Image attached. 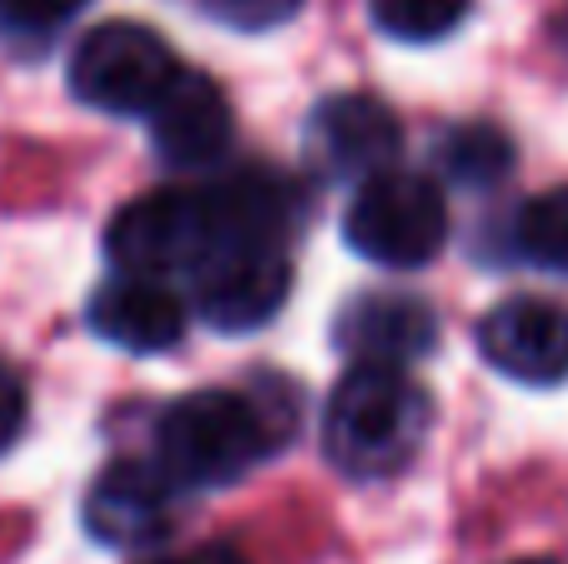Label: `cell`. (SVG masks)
<instances>
[{
    "mask_svg": "<svg viewBox=\"0 0 568 564\" xmlns=\"http://www.w3.org/2000/svg\"><path fill=\"white\" fill-rule=\"evenodd\" d=\"M294 430V390L260 375L245 390H195L155 425V465L175 490H220L280 450Z\"/></svg>",
    "mask_w": 568,
    "mask_h": 564,
    "instance_id": "1",
    "label": "cell"
},
{
    "mask_svg": "<svg viewBox=\"0 0 568 564\" xmlns=\"http://www.w3.org/2000/svg\"><path fill=\"white\" fill-rule=\"evenodd\" d=\"M429 395L404 365L354 360L324 405V455L349 480H389L429 435Z\"/></svg>",
    "mask_w": 568,
    "mask_h": 564,
    "instance_id": "2",
    "label": "cell"
},
{
    "mask_svg": "<svg viewBox=\"0 0 568 564\" xmlns=\"http://www.w3.org/2000/svg\"><path fill=\"white\" fill-rule=\"evenodd\" d=\"M344 240L354 255L384 270H419L449 240V205L429 175L389 165L359 185L344 215Z\"/></svg>",
    "mask_w": 568,
    "mask_h": 564,
    "instance_id": "3",
    "label": "cell"
},
{
    "mask_svg": "<svg viewBox=\"0 0 568 564\" xmlns=\"http://www.w3.org/2000/svg\"><path fill=\"white\" fill-rule=\"evenodd\" d=\"M180 70L165 36L140 20H105L85 30L70 56V90L80 105L105 115H145Z\"/></svg>",
    "mask_w": 568,
    "mask_h": 564,
    "instance_id": "4",
    "label": "cell"
},
{
    "mask_svg": "<svg viewBox=\"0 0 568 564\" xmlns=\"http://www.w3.org/2000/svg\"><path fill=\"white\" fill-rule=\"evenodd\" d=\"M215 245L200 190H150L130 200L105 230V255L125 275H180L195 270Z\"/></svg>",
    "mask_w": 568,
    "mask_h": 564,
    "instance_id": "5",
    "label": "cell"
},
{
    "mask_svg": "<svg viewBox=\"0 0 568 564\" xmlns=\"http://www.w3.org/2000/svg\"><path fill=\"white\" fill-rule=\"evenodd\" d=\"M190 275L195 310L225 335L260 330L290 300V255L280 245H215Z\"/></svg>",
    "mask_w": 568,
    "mask_h": 564,
    "instance_id": "6",
    "label": "cell"
},
{
    "mask_svg": "<svg viewBox=\"0 0 568 564\" xmlns=\"http://www.w3.org/2000/svg\"><path fill=\"white\" fill-rule=\"evenodd\" d=\"M145 115L160 160L175 170L220 165L235 145V110L205 70H175Z\"/></svg>",
    "mask_w": 568,
    "mask_h": 564,
    "instance_id": "7",
    "label": "cell"
},
{
    "mask_svg": "<svg viewBox=\"0 0 568 564\" xmlns=\"http://www.w3.org/2000/svg\"><path fill=\"white\" fill-rule=\"evenodd\" d=\"M310 160L324 180H369L394 165L404 135L399 115L374 95H329L310 115Z\"/></svg>",
    "mask_w": 568,
    "mask_h": 564,
    "instance_id": "8",
    "label": "cell"
},
{
    "mask_svg": "<svg viewBox=\"0 0 568 564\" xmlns=\"http://www.w3.org/2000/svg\"><path fill=\"white\" fill-rule=\"evenodd\" d=\"M175 485L150 460H115L85 495V530L110 550H145L170 535Z\"/></svg>",
    "mask_w": 568,
    "mask_h": 564,
    "instance_id": "9",
    "label": "cell"
},
{
    "mask_svg": "<svg viewBox=\"0 0 568 564\" xmlns=\"http://www.w3.org/2000/svg\"><path fill=\"white\" fill-rule=\"evenodd\" d=\"M479 350L519 385H559L568 380V310L539 295L504 300L484 315Z\"/></svg>",
    "mask_w": 568,
    "mask_h": 564,
    "instance_id": "10",
    "label": "cell"
},
{
    "mask_svg": "<svg viewBox=\"0 0 568 564\" xmlns=\"http://www.w3.org/2000/svg\"><path fill=\"white\" fill-rule=\"evenodd\" d=\"M439 340L434 305L404 290H364L344 300L334 315V345L349 360H374V365H414Z\"/></svg>",
    "mask_w": 568,
    "mask_h": 564,
    "instance_id": "11",
    "label": "cell"
},
{
    "mask_svg": "<svg viewBox=\"0 0 568 564\" xmlns=\"http://www.w3.org/2000/svg\"><path fill=\"white\" fill-rule=\"evenodd\" d=\"M200 195H205L215 245H280L284 250V240L300 225V190H294L290 175H280L270 165L230 170V175H220Z\"/></svg>",
    "mask_w": 568,
    "mask_h": 564,
    "instance_id": "12",
    "label": "cell"
},
{
    "mask_svg": "<svg viewBox=\"0 0 568 564\" xmlns=\"http://www.w3.org/2000/svg\"><path fill=\"white\" fill-rule=\"evenodd\" d=\"M85 320L105 345L130 350V355H160V350L185 340V300L155 275H125L90 295Z\"/></svg>",
    "mask_w": 568,
    "mask_h": 564,
    "instance_id": "13",
    "label": "cell"
},
{
    "mask_svg": "<svg viewBox=\"0 0 568 564\" xmlns=\"http://www.w3.org/2000/svg\"><path fill=\"white\" fill-rule=\"evenodd\" d=\"M514 245L529 265L568 275V185L524 200V210L514 215Z\"/></svg>",
    "mask_w": 568,
    "mask_h": 564,
    "instance_id": "14",
    "label": "cell"
},
{
    "mask_svg": "<svg viewBox=\"0 0 568 564\" xmlns=\"http://www.w3.org/2000/svg\"><path fill=\"white\" fill-rule=\"evenodd\" d=\"M439 165L449 170V180H459V185H494V180L509 175L514 145L494 125H459L444 135Z\"/></svg>",
    "mask_w": 568,
    "mask_h": 564,
    "instance_id": "15",
    "label": "cell"
},
{
    "mask_svg": "<svg viewBox=\"0 0 568 564\" xmlns=\"http://www.w3.org/2000/svg\"><path fill=\"white\" fill-rule=\"evenodd\" d=\"M369 16L389 40L429 46V40H444L449 30L464 26L469 0H369Z\"/></svg>",
    "mask_w": 568,
    "mask_h": 564,
    "instance_id": "16",
    "label": "cell"
},
{
    "mask_svg": "<svg viewBox=\"0 0 568 564\" xmlns=\"http://www.w3.org/2000/svg\"><path fill=\"white\" fill-rule=\"evenodd\" d=\"M205 16H215L220 26H235V30H270L284 26L304 0H195Z\"/></svg>",
    "mask_w": 568,
    "mask_h": 564,
    "instance_id": "17",
    "label": "cell"
},
{
    "mask_svg": "<svg viewBox=\"0 0 568 564\" xmlns=\"http://www.w3.org/2000/svg\"><path fill=\"white\" fill-rule=\"evenodd\" d=\"M85 0H0V20L10 30H26V36H45V30L65 26Z\"/></svg>",
    "mask_w": 568,
    "mask_h": 564,
    "instance_id": "18",
    "label": "cell"
},
{
    "mask_svg": "<svg viewBox=\"0 0 568 564\" xmlns=\"http://www.w3.org/2000/svg\"><path fill=\"white\" fill-rule=\"evenodd\" d=\"M30 420V395H26V380L16 375V370L0 360V455H6L10 445L20 440V430H26Z\"/></svg>",
    "mask_w": 568,
    "mask_h": 564,
    "instance_id": "19",
    "label": "cell"
},
{
    "mask_svg": "<svg viewBox=\"0 0 568 564\" xmlns=\"http://www.w3.org/2000/svg\"><path fill=\"white\" fill-rule=\"evenodd\" d=\"M145 564H250L235 545H195L185 555H165V560H145Z\"/></svg>",
    "mask_w": 568,
    "mask_h": 564,
    "instance_id": "20",
    "label": "cell"
},
{
    "mask_svg": "<svg viewBox=\"0 0 568 564\" xmlns=\"http://www.w3.org/2000/svg\"><path fill=\"white\" fill-rule=\"evenodd\" d=\"M509 564H554V560H509Z\"/></svg>",
    "mask_w": 568,
    "mask_h": 564,
    "instance_id": "21",
    "label": "cell"
}]
</instances>
